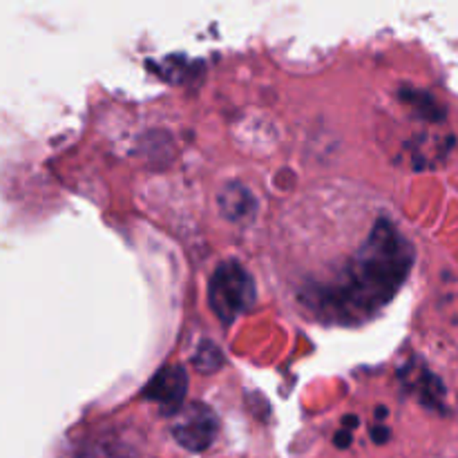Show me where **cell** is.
<instances>
[{
    "instance_id": "cell-8",
    "label": "cell",
    "mask_w": 458,
    "mask_h": 458,
    "mask_svg": "<svg viewBox=\"0 0 458 458\" xmlns=\"http://www.w3.org/2000/svg\"><path fill=\"white\" fill-rule=\"evenodd\" d=\"M371 438H374L376 443H385L389 438V429L387 428H376L371 429Z\"/></svg>"
},
{
    "instance_id": "cell-4",
    "label": "cell",
    "mask_w": 458,
    "mask_h": 458,
    "mask_svg": "<svg viewBox=\"0 0 458 458\" xmlns=\"http://www.w3.org/2000/svg\"><path fill=\"white\" fill-rule=\"evenodd\" d=\"M188 392V374L183 367L179 365H168L161 367L155 376L150 378V383L143 387V398L155 405H159V410L164 414H177L183 407Z\"/></svg>"
},
{
    "instance_id": "cell-6",
    "label": "cell",
    "mask_w": 458,
    "mask_h": 458,
    "mask_svg": "<svg viewBox=\"0 0 458 458\" xmlns=\"http://www.w3.org/2000/svg\"><path fill=\"white\" fill-rule=\"evenodd\" d=\"M192 365H195V369L199 371V374H215V371L224 367L222 349L215 343H210V340H204V343L197 347L195 356H192Z\"/></svg>"
},
{
    "instance_id": "cell-1",
    "label": "cell",
    "mask_w": 458,
    "mask_h": 458,
    "mask_svg": "<svg viewBox=\"0 0 458 458\" xmlns=\"http://www.w3.org/2000/svg\"><path fill=\"white\" fill-rule=\"evenodd\" d=\"M414 267V249L389 219H378L335 282L311 289L307 307L338 325H358L387 307Z\"/></svg>"
},
{
    "instance_id": "cell-3",
    "label": "cell",
    "mask_w": 458,
    "mask_h": 458,
    "mask_svg": "<svg viewBox=\"0 0 458 458\" xmlns=\"http://www.w3.org/2000/svg\"><path fill=\"white\" fill-rule=\"evenodd\" d=\"M219 432V419L204 403H191L177 411L173 423L174 441L188 452H204L213 445Z\"/></svg>"
},
{
    "instance_id": "cell-5",
    "label": "cell",
    "mask_w": 458,
    "mask_h": 458,
    "mask_svg": "<svg viewBox=\"0 0 458 458\" xmlns=\"http://www.w3.org/2000/svg\"><path fill=\"white\" fill-rule=\"evenodd\" d=\"M219 210L228 222H246L258 213V199L253 192L240 182H231L222 188L217 197Z\"/></svg>"
},
{
    "instance_id": "cell-7",
    "label": "cell",
    "mask_w": 458,
    "mask_h": 458,
    "mask_svg": "<svg viewBox=\"0 0 458 458\" xmlns=\"http://www.w3.org/2000/svg\"><path fill=\"white\" fill-rule=\"evenodd\" d=\"M334 443L338 447H349V443H352V434H349V429H343V432L340 434H335V438H334Z\"/></svg>"
},
{
    "instance_id": "cell-2",
    "label": "cell",
    "mask_w": 458,
    "mask_h": 458,
    "mask_svg": "<svg viewBox=\"0 0 458 458\" xmlns=\"http://www.w3.org/2000/svg\"><path fill=\"white\" fill-rule=\"evenodd\" d=\"M255 298L258 289L253 276L237 259H226L210 276L208 302L224 325H231L242 313L249 311L255 304Z\"/></svg>"
}]
</instances>
